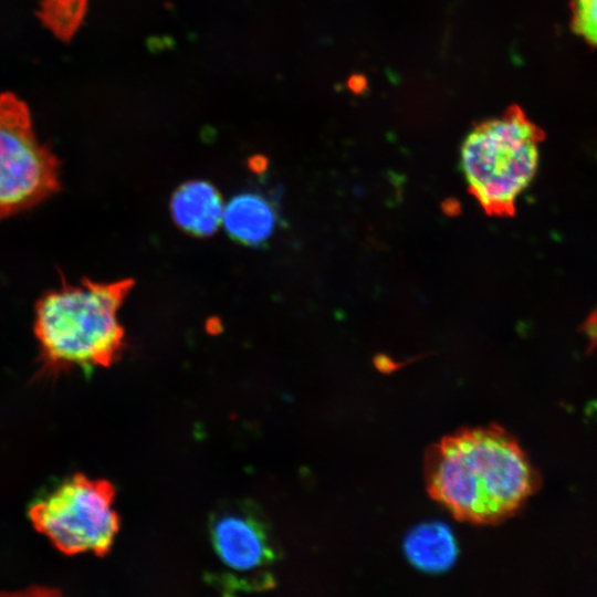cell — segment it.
Returning <instances> with one entry per match:
<instances>
[{
	"label": "cell",
	"instance_id": "1",
	"mask_svg": "<svg viewBox=\"0 0 597 597\" xmlns=\"http://www.w3.org/2000/svg\"><path fill=\"white\" fill-rule=\"evenodd\" d=\"M425 478L432 499L457 519L476 524L509 517L540 486L517 442L493 426L464 429L432 446Z\"/></svg>",
	"mask_w": 597,
	"mask_h": 597
},
{
	"label": "cell",
	"instance_id": "2",
	"mask_svg": "<svg viewBox=\"0 0 597 597\" xmlns=\"http://www.w3.org/2000/svg\"><path fill=\"white\" fill-rule=\"evenodd\" d=\"M135 282L82 279L44 293L35 303L33 333L46 373L109 367L125 346L118 312Z\"/></svg>",
	"mask_w": 597,
	"mask_h": 597
},
{
	"label": "cell",
	"instance_id": "3",
	"mask_svg": "<svg viewBox=\"0 0 597 597\" xmlns=\"http://www.w3.org/2000/svg\"><path fill=\"white\" fill-rule=\"evenodd\" d=\"M542 132L517 106L475 126L465 137L460 164L481 207L492 214H510L534 179Z\"/></svg>",
	"mask_w": 597,
	"mask_h": 597
},
{
	"label": "cell",
	"instance_id": "4",
	"mask_svg": "<svg viewBox=\"0 0 597 597\" xmlns=\"http://www.w3.org/2000/svg\"><path fill=\"white\" fill-rule=\"evenodd\" d=\"M115 494L109 481L76 473L33 502L29 516L34 528L60 552L103 556L119 531Z\"/></svg>",
	"mask_w": 597,
	"mask_h": 597
},
{
	"label": "cell",
	"instance_id": "5",
	"mask_svg": "<svg viewBox=\"0 0 597 597\" xmlns=\"http://www.w3.org/2000/svg\"><path fill=\"white\" fill-rule=\"evenodd\" d=\"M60 161L38 138L25 102L0 93V219L33 208L61 188Z\"/></svg>",
	"mask_w": 597,
	"mask_h": 597
},
{
	"label": "cell",
	"instance_id": "6",
	"mask_svg": "<svg viewBox=\"0 0 597 597\" xmlns=\"http://www.w3.org/2000/svg\"><path fill=\"white\" fill-rule=\"evenodd\" d=\"M211 542L228 567L248 572L279 558L270 526L251 504H237L216 511L209 522Z\"/></svg>",
	"mask_w": 597,
	"mask_h": 597
},
{
	"label": "cell",
	"instance_id": "7",
	"mask_svg": "<svg viewBox=\"0 0 597 597\" xmlns=\"http://www.w3.org/2000/svg\"><path fill=\"white\" fill-rule=\"evenodd\" d=\"M170 210L175 223L182 231L202 238L213 234L221 224L223 202L212 184L191 180L175 190Z\"/></svg>",
	"mask_w": 597,
	"mask_h": 597
},
{
	"label": "cell",
	"instance_id": "8",
	"mask_svg": "<svg viewBox=\"0 0 597 597\" xmlns=\"http://www.w3.org/2000/svg\"><path fill=\"white\" fill-rule=\"evenodd\" d=\"M221 222L234 241L259 247L273 234L277 216L266 198L254 192H243L226 205Z\"/></svg>",
	"mask_w": 597,
	"mask_h": 597
},
{
	"label": "cell",
	"instance_id": "9",
	"mask_svg": "<svg viewBox=\"0 0 597 597\" xmlns=\"http://www.w3.org/2000/svg\"><path fill=\"white\" fill-rule=\"evenodd\" d=\"M405 552L409 561L426 572H442L455 561L457 544L451 531L442 523L421 524L407 535Z\"/></svg>",
	"mask_w": 597,
	"mask_h": 597
},
{
	"label": "cell",
	"instance_id": "10",
	"mask_svg": "<svg viewBox=\"0 0 597 597\" xmlns=\"http://www.w3.org/2000/svg\"><path fill=\"white\" fill-rule=\"evenodd\" d=\"M88 0H40L38 17L59 40L69 42L80 29Z\"/></svg>",
	"mask_w": 597,
	"mask_h": 597
},
{
	"label": "cell",
	"instance_id": "11",
	"mask_svg": "<svg viewBox=\"0 0 597 597\" xmlns=\"http://www.w3.org/2000/svg\"><path fill=\"white\" fill-rule=\"evenodd\" d=\"M573 30L590 44L596 42L597 0H573Z\"/></svg>",
	"mask_w": 597,
	"mask_h": 597
},
{
	"label": "cell",
	"instance_id": "12",
	"mask_svg": "<svg viewBox=\"0 0 597 597\" xmlns=\"http://www.w3.org/2000/svg\"><path fill=\"white\" fill-rule=\"evenodd\" d=\"M248 165L253 172L261 174L268 167V159L262 155H254L249 158Z\"/></svg>",
	"mask_w": 597,
	"mask_h": 597
},
{
	"label": "cell",
	"instance_id": "13",
	"mask_svg": "<svg viewBox=\"0 0 597 597\" xmlns=\"http://www.w3.org/2000/svg\"><path fill=\"white\" fill-rule=\"evenodd\" d=\"M365 86H366V81L360 75L352 76L348 80V87L355 93L362 92L365 88Z\"/></svg>",
	"mask_w": 597,
	"mask_h": 597
},
{
	"label": "cell",
	"instance_id": "14",
	"mask_svg": "<svg viewBox=\"0 0 597 597\" xmlns=\"http://www.w3.org/2000/svg\"><path fill=\"white\" fill-rule=\"evenodd\" d=\"M207 331L210 334H217L221 332L222 331L221 322L217 317L210 318L207 323Z\"/></svg>",
	"mask_w": 597,
	"mask_h": 597
}]
</instances>
